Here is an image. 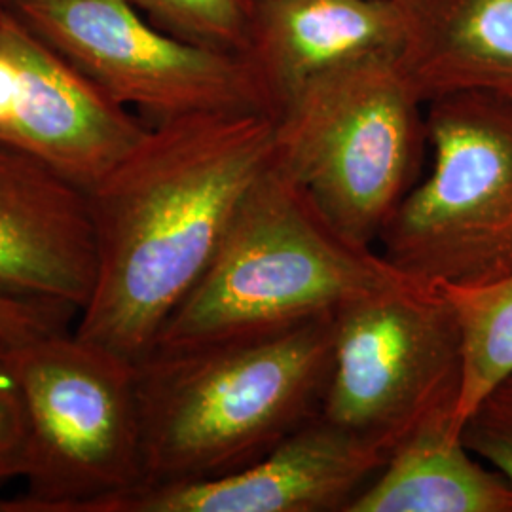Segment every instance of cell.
Instances as JSON below:
<instances>
[{
	"label": "cell",
	"instance_id": "2",
	"mask_svg": "<svg viewBox=\"0 0 512 512\" xmlns=\"http://www.w3.org/2000/svg\"><path fill=\"white\" fill-rule=\"evenodd\" d=\"M334 313L135 365L143 484L230 475L319 416L332 370Z\"/></svg>",
	"mask_w": 512,
	"mask_h": 512
},
{
	"label": "cell",
	"instance_id": "6",
	"mask_svg": "<svg viewBox=\"0 0 512 512\" xmlns=\"http://www.w3.org/2000/svg\"><path fill=\"white\" fill-rule=\"evenodd\" d=\"M29 416L27 494L12 512H92L143 484L135 365L67 330L10 344Z\"/></svg>",
	"mask_w": 512,
	"mask_h": 512
},
{
	"label": "cell",
	"instance_id": "21",
	"mask_svg": "<svg viewBox=\"0 0 512 512\" xmlns=\"http://www.w3.org/2000/svg\"><path fill=\"white\" fill-rule=\"evenodd\" d=\"M6 8H8V4L4 2V0H0V23H2V16H4V12H6Z\"/></svg>",
	"mask_w": 512,
	"mask_h": 512
},
{
	"label": "cell",
	"instance_id": "1",
	"mask_svg": "<svg viewBox=\"0 0 512 512\" xmlns=\"http://www.w3.org/2000/svg\"><path fill=\"white\" fill-rule=\"evenodd\" d=\"M274 156V116L209 112L150 124L88 196L95 283L74 334L137 365L198 283Z\"/></svg>",
	"mask_w": 512,
	"mask_h": 512
},
{
	"label": "cell",
	"instance_id": "20",
	"mask_svg": "<svg viewBox=\"0 0 512 512\" xmlns=\"http://www.w3.org/2000/svg\"><path fill=\"white\" fill-rule=\"evenodd\" d=\"M0 512H12V499L0 497Z\"/></svg>",
	"mask_w": 512,
	"mask_h": 512
},
{
	"label": "cell",
	"instance_id": "16",
	"mask_svg": "<svg viewBox=\"0 0 512 512\" xmlns=\"http://www.w3.org/2000/svg\"><path fill=\"white\" fill-rule=\"evenodd\" d=\"M173 37L228 54H245L255 0H128Z\"/></svg>",
	"mask_w": 512,
	"mask_h": 512
},
{
	"label": "cell",
	"instance_id": "23",
	"mask_svg": "<svg viewBox=\"0 0 512 512\" xmlns=\"http://www.w3.org/2000/svg\"><path fill=\"white\" fill-rule=\"evenodd\" d=\"M4 2L10 6V4H12V2H16V0H4Z\"/></svg>",
	"mask_w": 512,
	"mask_h": 512
},
{
	"label": "cell",
	"instance_id": "3",
	"mask_svg": "<svg viewBox=\"0 0 512 512\" xmlns=\"http://www.w3.org/2000/svg\"><path fill=\"white\" fill-rule=\"evenodd\" d=\"M404 279L378 249L338 232L272 160L243 196L211 264L169 315L152 349L285 329Z\"/></svg>",
	"mask_w": 512,
	"mask_h": 512
},
{
	"label": "cell",
	"instance_id": "19",
	"mask_svg": "<svg viewBox=\"0 0 512 512\" xmlns=\"http://www.w3.org/2000/svg\"><path fill=\"white\" fill-rule=\"evenodd\" d=\"M73 313L27 304L0 296V336L8 344H19L55 330H65Z\"/></svg>",
	"mask_w": 512,
	"mask_h": 512
},
{
	"label": "cell",
	"instance_id": "22",
	"mask_svg": "<svg viewBox=\"0 0 512 512\" xmlns=\"http://www.w3.org/2000/svg\"><path fill=\"white\" fill-rule=\"evenodd\" d=\"M6 346H8V342H6V340H4V338H2V336H0V351H2V349L6 348Z\"/></svg>",
	"mask_w": 512,
	"mask_h": 512
},
{
	"label": "cell",
	"instance_id": "8",
	"mask_svg": "<svg viewBox=\"0 0 512 512\" xmlns=\"http://www.w3.org/2000/svg\"><path fill=\"white\" fill-rule=\"evenodd\" d=\"M10 8L76 69L150 124L209 112L274 116L243 55L173 37L128 0H16Z\"/></svg>",
	"mask_w": 512,
	"mask_h": 512
},
{
	"label": "cell",
	"instance_id": "18",
	"mask_svg": "<svg viewBox=\"0 0 512 512\" xmlns=\"http://www.w3.org/2000/svg\"><path fill=\"white\" fill-rule=\"evenodd\" d=\"M6 348L0 351V486L25 478L31 440L23 393L6 359Z\"/></svg>",
	"mask_w": 512,
	"mask_h": 512
},
{
	"label": "cell",
	"instance_id": "10",
	"mask_svg": "<svg viewBox=\"0 0 512 512\" xmlns=\"http://www.w3.org/2000/svg\"><path fill=\"white\" fill-rule=\"evenodd\" d=\"M387 458L319 414L230 475L139 486L92 512H348Z\"/></svg>",
	"mask_w": 512,
	"mask_h": 512
},
{
	"label": "cell",
	"instance_id": "15",
	"mask_svg": "<svg viewBox=\"0 0 512 512\" xmlns=\"http://www.w3.org/2000/svg\"><path fill=\"white\" fill-rule=\"evenodd\" d=\"M440 289L450 298L461 330L458 420L463 425L476 404L512 374V274L482 287Z\"/></svg>",
	"mask_w": 512,
	"mask_h": 512
},
{
	"label": "cell",
	"instance_id": "12",
	"mask_svg": "<svg viewBox=\"0 0 512 512\" xmlns=\"http://www.w3.org/2000/svg\"><path fill=\"white\" fill-rule=\"evenodd\" d=\"M404 40L399 0H255L243 57L275 118L311 80L368 59L397 57Z\"/></svg>",
	"mask_w": 512,
	"mask_h": 512
},
{
	"label": "cell",
	"instance_id": "7",
	"mask_svg": "<svg viewBox=\"0 0 512 512\" xmlns=\"http://www.w3.org/2000/svg\"><path fill=\"white\" fill-rule=\"evenodd\" d=\"M461 372L450 298L404 279L334 311L332 370L319 414L391 456L421 421L458 410Z\"/></svg>",
	"mask_w": 512,
	"mask_h": 512
},
{
	"label": "cell",
	"instance_id": "14",
	"mask_svg": "<svg viewBox=\"0 0 512 512\" xmlns=\"http://www.w3.org/2000/svg\"><path fill=\"white\" fill-rule=\"evenodd\" d=\"M348 512H512V484L461 439L444 408L391 452Z\"/></svg>",
	"mask_w": 512,
	"mask_h": 512
},
{
	"label": "cell",
	"instance_id": "9",
	"mask_svg": "<svg viewBox=\"0 0 512 512\" xmlns=\"http://www.w3.org/2000/svg\"><path fill=\"white\" fill-rule=\"evenodd\" d=\"M0 46L16 69L8 148L90 192L150 124L137 120L8 6Z\"/></svg>",
	"mask_w": 512,
	"mask_h": 512
},
{
	"label": "cell",
	"instance_id": "17",
	"mask_svg": "<svg viewBox=\"0 0 512 512\" xmlns=\"http://www.w3.org/2000/svg\"><path fill=\"white\" fill-rule=\"evenodd\" d=\"M461 439L512 484V374L476 404L461 425Z\"/></svg>",
	"mask_w": 512,
	"mask_h": 512
},
{
	"label": "cell",
	"instance_id": "13",
	"mask_svg": "<svg viewBox=\"0 0 512 512\" xmlns=\"http://www.w3.org/2000/svg\"><path fill=\"white\" fill-rule=\"evenodd\" d=\"M401 65L427 103L452 92L512 99V0H399Z\"/></svg>",
	"mask_w": 512,
	"mask_h": 512
},
{
	"label": "cell",
	"instance_id": "11",
	"mask_svg": "<svg viewBox=\"0 0 512 512\" xmlns=\"http://www.w3.org/2000/svg\"><path fill=\"white\" fill-rule=\"evenodd\" d=\"M95 268L86 192L33 156L0 147V296L78 317Z\"/></svg>",
	"mask_w": 512,
	"mask_h": 512
},
{
	"label": "cell",
	"instance_id": "4",
	"mask_svg": "<svg viewBox=\"0 0 512 512\" xmlns=\"http://www.w3.org/2000/svg\"><path fill=\"white\" fill-rule=\"evenodd\" d=\"M378 57L323 74L274 118V164L346 238L374 247L418 183L425 101L401 65Z\"/></svg>",
	"mask_w": 512,
	"mask_h": 512
},
{
	"label": "cell",
	"instance_id": "5",
	"mask_svg": "<svg viewBox=\"0 0 512 512\" xmlns=\"http://www.w3.org/2000/svg\"><path fill=\"white\" fill-rule=\"evenodd\" d=\"M429 175L414 184L378 253L425 287L471 289L512 274V99L452 92L425 103Z\"/></svg>",
	"mask_w": 512,
	"mask_h": 512
}]
</instances>
